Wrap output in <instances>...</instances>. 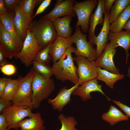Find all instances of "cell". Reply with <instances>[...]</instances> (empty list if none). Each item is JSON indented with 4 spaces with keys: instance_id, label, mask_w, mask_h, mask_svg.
<instances>
[{
    "instance_id": "obj_1",
    "label": "cell",
    "mask_w": 130,
    "mask_h": 130,
    "mask_svg": "<svg viewBox=\"0 0 130 130\" xmlns=\"http://www.w3.org/2000/svg\"><path fill=\"white\" fill-rule=\"evenodd\" d=\"M76 48L71 46L67 50L64 55L59 60L53 63L52 68L53 75L56 78L62 82L67 80L74 85L78 84L79 78L76 72L77 68L72 56Z\"/></svg>"
},
{
    "instance_id": "obj_2",
    "label": "cell",
    "mask_w": 130,
    "mask_h": 130,
    "mask_svg": "<svg viewBox=\"0 0 130 130\" xmlns=\"http://www.w3.org/2000/svg\"><path fill=\"white\" fill-rule=\"evenodd\" d=\"M29 30L33 33L43 48L52 43L58 37L52 21L42 17L38 21L32 22Z\"/></svg>"
},
{
    "instance_id": "obj_3",
    "label": "cell",
    "mask_w": 130,
    "mask_h": 130,
    "mask_svg": "<svg viewBox=\"0 0 130 130\" xmlns=\"http://www.w3.org/2000/svg\"><path fill=\"white\" fill-rule=\"evenodd\" d=\"M34 72L32 83V100L34 108L37 109L40 106L41 102L52 93L55 86L53 80L51 78H47Z\"/></svg>"
},
{
    "instance_id": "obj_4",
    "label": "cell",
    "mask_w": 130,
    "mask_h": 130,
    "mask_svg": "<svg viewBox=\"0 0 130 130\" xmlns=\"http://www.w3.org/2000/svg\"><path fill=\"white\" fill-rule=\"evenodd\" d=\"M34 72L32 70L20 80L16 92L12 101L13 105L26 106L32 110L34 108L32 100V83Z\"/></svg>"
},
{
    "instance_id": "obj_5",
    "label": "cell",
    "mask_w": 130,
    "mask_h": 130,
    "mask_svg": "<svg viewBox=\"0 0 130 130\" xmlns=\"http://www.w3.org/2000/svg\"><path fill=\"white\" fill-rule=\"evenodd\" d=\"M42 48L33 33L29 30L22 50L14 58L19 59L26 67H28L32 65L36 54Z\"/></svg>"
},
{
    "instance_id": "obj_6",
    "label": "cell",
    "mask_w": 130,
    "mask_h": 130,
    "mask_svg": "<svg viewBox=\"0 0 130 130\" xmlns=\"http://www.w3.org/2000/svg\"><path fill=\"white\" fill-rule=\"evenodd\" d=\"M98 2L97 0H87L80 2L74 1L73 9L78 18L76 27L80 26L84 33L87 32L89 30L90 18Z\"/></svg>"
},
{
    "instance_id": "obj_7",
    "label": "cell",
    "mask_w": 130,
    "mask_h": 130,
    "mask_svg": "<svg viewBox=\"0 0 130 130\" xmlns=\"http://www.w3.org/2000/svg\"><path fill=\"white\" fill-rule=\"evenodd\" d=\"M87 35L81 32L79 27H76L73 34L72 36V41L76 45L75 52L76 56H81L86 58L90 61L96 59V49L92 44L86 39Z\"/></svg>"
},
{
    "instance_id": "obj_8",
    "label": "cell",
    "mask_w": 130,
    "mask_h": 130,
    "mask_svg": "<svg viewBox=\"0 0 130 130\" xmlns=\"http://www.w3.org/2000/svg\"><path fill=\"white\" fill-rule=\"evenodd\" d=\"M32 109L26 106H18L13 105L8 108L2 113L5 117L8 130L13 129L18 130L20 128L19 124L24 118L32 117L33 113Z\"/></svg>"
},
{
    "instance_id": "obj_9",
    "label": "cell",
    "mask_w": 130,
    "mask_h": 130,
    "mask_svg": "<svg viewBox=\"0 0 130 130\" xmlns=\"http://www.w3.org/2000/svg\"><path fill=\"white\" fill-rule=\"evenodd\" d=\"M73 58L78 66L76 72L79 78L78 84L79 85L96 78L98 74L95 61L90 62L81 56H76Z\"/></svg>"
},
{
    "instance_id": "obj_10",
    "label": "cell",
    "mask_w": 130,
    "mask_h": 130,
    "mask_svg": "<svg viewBox=\"0 0 130 130\" xmlns=\"http://www.w3.org/2000/svg\"><path fill=\"white\" fill-rule=\"evenodd\" d=\"M0 50L6 58L11 59L20 50L10 34L0 22Z\"/></svg>"
},
{
    "instance_id": "obj_11",
    "label": "cell",
    "mask_w": 130,
    "mask_h": 130,
    "mask_svg": "<svg viewBox=\"0 0 130 130\" xmlns=\"http://www.w3.org/2000/svg\"><path fill=\"white\" fill-rule=\"evenodd\" d=\"M74 1V0H56L53 9L42 17L51 21L62 16L75 17L76 14L73 9Z\"/></svg>"
},
{
    "instance_id": "obj_12",
    "label": "cell",
    "mask_w": 130,
    "mask_h": 130,
    "mask_svg": "<svg viewBox=\"0 0 130 130\" xmlns=\"http://www.w3.org/2000/svg\"><path fill=\"white\" fill-rule=\"evenodd\" d=\"M116 49L110 42L108 43L100 56L95 60L97 67L115 74H120L119 69L116 67L113 60Z\"/></svg>"
},
{
    "instance_id": "obj_13",
    "label": "cell",
    "mask_w": 130,
    "mask_h": 130,
    "mask_svg": "<svg viewBox=\"0 0 130 130\" xmlns=\"http://www.w3.org/2000/svg\"><path fill=\"white\" fill-rule=\"evenodd\" d=\"M97 80L95 78L83 83L74 90L72 94L78 96L83 101H85L92 98L90 95L91 92L98 91L105 96L109 100L110 99L106 96L102 90V86L98 84Z\"/></svg>"
},
{
    "instance_id": "obj_14",
    "label": "cell",
    "mask_w": 130,
    "mask_h": 130,
    "mask_svg": "<svg viewBox=\"0 0 130 130\" xmlns=\"http://www.w3.org/2000/svg\"><path fill=\"white\" fill-rule=\"evenodd\" d=\"M14 11L15 15L13 21L15 27L19 37L24 42L31 26L32 20L19 6H17Z\"/></svg>"
},
{
    "instance_id": "obj_15",
    "label": "cell",
    "mask_w": 130,
    "mask_h": 130,
    "mask_svg": "<svg viewBox=\"0 0 130 130\" xmlns=\"http://www.w3.org/2000/svg\"><path fill=\"white\" fill-rule=\"evenodd\" d=\"M71 36L66 38L58 36L52 43L49 54L52 58L53 64L60 59L64 55L67 49L72 46L73 43Z\"/></svg>"
},
{
    "instance_id": "obj_16",
    "label": "cell",
    "mask_w": 130,
    "mask_h": 130,
    "mask_svg": "<svg viewBox=\"0 0 130 130\" xmlns=\"http://www.w3.org/2000/svg\"><path fill=\"white\" fill-rule=\"evenodd\" d=\"M105 0H98L97 8L94 13L91 14L89 20L90 27L89 29V41L93 45H95L96 36L95 33L96 27L98 24L102 25L104 19L103 15L104 13V5Z\"/></svg>"
},
{
    "instance_id": "obj_17",
    "label": "cell",
    "mask_w": 130,
    "mask_h": 130,
    "mask_svg": "<svg viewBox=\"0 0 130 130\" xmlns=\"http://www.w3.org/2000/svg\"><path fill=\"white\" fill-rule=\"evenodd\" d=\"M110 13H104V22L102 27L100 33L97 36H96L95 39V44L97 46L96 59L100 56L108 44V35L110 32Z\"/></svg>"
},
{
    "instance_id": "obj_18",
    "label": "cell",
    "mask_w": 130,
    "mask_h": 130,
    "mask_svg": "<svg viewBox=\"0 0 130 130\" xmlns=\"http://www.w3.org/2000/svg\"><path fill=\"white\" fill-rule=\"evenodd\" d=\"M79 85L77 84L69 89L66 87L62 88L54 98L48 99V103L51 105L54 110L62 112L64 107L71 101V97L72 92Z\"/></svg>"
},
{
    "instance_id": "obj_19",
    "label": "cell",
    "mask_w": 130,
    "mask_h": 130,
    "mask_svg": "<svg viewBox=\"0 0 130 130\" xmlns=\"http://www.w3.org/2000/svg\"><path fill=\"white\" fill-rule=\"evenodd\" d=\"M108 39L115 48L120 46L124 49L126 55V63H127L130 55L128 51L130 49V31H122L115 33L110 31L108 35Z\"/></svg>"
},
{
    "instance_id": "obj_20",
    "label": "cell",
    "mask_w": 130,
    "mask_h": 130,
    "mask_svg": "<svg viewBox=\"0 0 130 130\" xmlns=\"http://www.w3.org/2000/svg\"><path fill=\"white\" fill-rule=\"evenodd\" d=\"M15 15L14 11L7 12L0 15V22L3 24L6 30L11 35L21 51L22 49L24 42L19 37L16 31L13 21Z\"/></svg>"
},
{
    "instance_id": "obj_21",
    "label": "cell",
    "mask_w": 130,
    "mask_h": 130,
    "mask_svg": "<svg viewBox=\"0 0 130 130\" xmlns=\"http://www.w3.org/2000/svg\"><path fill=\"white\" fill-rule=\"evenodd\" d=\"M72 17L66 16L51 20L56 31L58 36L67 38L72 36V28L70 24Z\"/></svg>"
},
{
    "instance_id": "obj_22",
    "label": "cell",
    "mask_w": 130,
    "mask_h": 130,
    "mask_svg": "<svg viewBox=\"0 0 130 130\" xmlns=\"http://www.w3.org/2000/svg\"><path fill=\"white\" fill-rule=\"evenodd\" d=\"M40 113H33L32 117L23 120L19 124L20 130H44L46 127Z\"/></svg>"
},
{
    "instance_id": "obj_23",
    "label": "cell",
    "mask_w": 130,
    "mask_h": 130,
    "mask_svg": "<svg viewBox=\"0 0 130 130\" xmlns=\"http://www.w3.org/2000/svg\"><path fill=\"white\" fill-rule=\"evenodd\" d=\"M102 118L111 126H113L119 122L127 121L129 119V117L127 115H125L112 105H111L108 112L102 114Z\"/></svg>"
},
{
    "instance_id": "obj_24",
    "label": "cell",
    "mask_w": 130,
    "mask_h": 130,
    "mask_svg": "<svg viewBox=\"0 0 130 130\" xmlns=\"http://www.w3.org/2000/svg\"><path fill=\"white\" fill-rule=\"evenodd\" d=\"M98 75L96 79L104 82L111 89L114 88V85L117 81L123 78V74H116L101 68L97 67Z\"/></svg>"
},
{
    "instance_id": "obj_25",
    "label": "cell",
    "mask_w": 130,
    "mask_h": 130,
    "mask_svg": "<svg viewBox=\"0 0 130 130\" xmlns=\"http://www.w3.org/2000/svg\"><path fill=\"white\" fill-rule=\"evenodd\" d=\"M130 18V4L120 14L110 25V31L117 32L122 31L123 28Z\"/></svg>"
},
{
    "instance_id": "obj_26",
    "label": "cell",
    "mask_w": 130,
    "mask_h": 130,
    "mask_svg": "<svg viewBox=\"0 0 130 130\" xmlns=\"http://www.w3.org/2000/svg\"><path fill=\"white\" fill-rule=\"evenodd\" d=\"M22 77L20 76L16 79H12L6 86L2 98L6 101L12 100L17 91L20 82Z\"/></svg>"
},
{
    "instance_id": "obj_27",
    "label": "cell",
    "mask_w": 130,
    "mask_h": 130,
    "mask_svg": "<svg viewBox=\"0 0 130 130\" xmlns=\"http://www.w3.org/2000/svg\"><path fill=\"white\" fill-rule=\"evenodd\" d=\"M130 4V0H116L110 11L109 22L112 23L120 14Z\"/></svg>"
},
{
    "instance_id": "obj_28",
    "label": "cell",
    "mask_w": 130,
    "mask_h": 130,
    "mask_svg": "<svg viewBox=\"0 0 130 130\" xmlns=\"http://www.w3.org/2000/svg\"><path fill=\"white\" fill-rule=\"evenodd\" d=\"M32 65L31 70L41 74L46 78H50L53 75L52 68L49 65L34 60L32 61Z\"/></svg>"
},
{
    "instance_id": "obj_29",
    "label": "cell",
    "mask_w": 130,
    "mask_h": 130,
    "mask_svg": "<svg viewBox=\"0 0 130 130\" xmlns=\"http://www.w3.org/2000/svg\"><path fill=\"white\" fill-rule=\"evenodd\" d=\"M61 124V127L59 130H78L75 128L78 124L76 120L73 116L65 117L61 113L58 117Z\"/></svg>"
},
{
    "instance_id": "obj_30",
    "label": "cell",
    "mask_w": 130,
    "mask_h": 130,
    "mask_svg": "<svg viewBox=\"0 0 130 130\" xmlns=\"http://www.w3.org/2000/svg\"><path fill=\"white\" fill-rule=\"evenodd\" d=\"M37 0H20L19 6L27 17L31 20L33 10Z\"/></svg>"
},
{
    "instance_id": "obj_31",
    "label": "cell",
    "mask_w": 130,
    "mask_h": 130,
    "mask_svg": "<svg viewBox=\"0 0 130 130\" xmlns=\"http://www.w3.org/2000/svg\"><path fill=\"white\" fill-rule=\"evenodd\" d=\"M52 43L48 44L38 52L34 60L48 65L50 61L52 59V58L49 54Z\"/></svg>"
},
{
    "instance_id": "obj_32",
    "label": "cell",
    "mask_w": 130,
    "mask_h": 130,
    "mask_svg": "<svg viewBox=\"0 0 130 130\" xmlns=\"http://www.w3.org/2000/svg\"><path fill=\"white\" fill-rule=\"evenodd\" d=\"M1 72L7 76H11L14 74L16 72L17 69L13 65L9 63L0 67Z\"/></svg>"
},
{
    "instance_id": "obj_33",
    "label": "cell",
    "mask_w": 130,
    "mask_h": 130,
    "mask_svg": "<svg viewBox=\"0 0 130 130\" xmlns=\"http://www.w3.org/2000/svg\"><path fill=\"white\" fill-rule=\"evenodd\" d=\"M7 12L14 11L16 7L19 6L20 0H3Z\"/></svg>"
},
{
    "instance_id": "obj_34",
    "label": "cell",
    "mask_w": 130,
    "mask_h": 130,
    "mask_svg": "<svg viewBox=\"0 0 130 130\" xmlns=\"http://www.w3.org/2000/svg\"><path fill=\"white\" fill-rule=\"evenodd\" d=\"M51 0H43L37 9L34 15L31 18V20L37 15L43 12L49 6L52 2Z\"/></svg>"
},
{
    "instance_id": "obj_35",
    "label": "cell",
    "mask_w": 130,
    "mask_h": 130,
    "mask_svg": "<svg viewBox=\"0 0 130 130\" xmlns=\"http://www.w3.org/2000/svg\"><path fill=\"white\" fill-rule=\"evenodd\" d=\"M10 78L5 77L0 78V98H1L3 96L5 89L7 84L12 80Z\"/></svg>"
},
{
    "instance_id": "obj_36",
    "label": "cell",
    "mask_w": 130,
    "mask_h": 130,
    "mask_svg": "<svg viewBox=\"0 0 130 130\" xmlns=\"http://www.w3.org/2000/svg\"><path fill=\"white\" fill-rule=\"evenodd\" d=\"M124 112L129 117H130V107L116 100H111Z\"/></svg>"
},
{
    "instance_id": "obj_37",
    "label": "cell",
    "mask_w": 130,
    "mask_h": 130,
    "mask_svg": "<svg viewBox=\"0 0 130 130\" xmlns=\"http://www.w3.org/2000/svg\"><path fill=\"white\" fill-rule=\"evenodd\" d=\"M13 105L11 102L6 101L1 99H0V113H2L6 109L11 106Z\"/></svg>"
},
{
    "instance_id": "obj_38",
    "label": "cell",
    "mask_w": 130,
    "mask_h": 130,
    "mask_svg": "<svg viewBox=\"0 0 130 130\" xmlns=\"http://www.w3.org/2000/svg\"><path fill=\"white\" fill-rule=\"evenodd\" d=\"M115 0H105L104 5V13H110L112 5Z\"/></svg>"
},
{
    "instance_id": "obj_39",
    "label": "cell",
    "mask_w": 130,
    "mask_h": 130,
    "mask_svg": "<svg viewBox=\"0 0 130 130\" xmlns=\"http://www.w3.org/2000/svg\"><path fill=\"white\" fill-rule=\"evenodd\" d=\"M7 126L6 117L2 114L0 115V130H5L7 128Z\"/></svg>"
},
{
    "instance_id": "obj_40",
    "label": "cell",
    "mask_w": 130,
    "mask_h": 130,
    "mask_svg": "<svg viewBox=\"0 0 130 130\" xmlns=\"http://www.w3.org/2000/svg\"><path fill=\"white\" fill-rule=\"evenodd\" d=\"M1 51L0 50V66H2L6 64L10 63L6 59Z\"/></svg>"
},
{
    "instance_id": "obj_41",
    "label": "cell",
    "mask_w": 130,
    "mask_h": 130,
    "mask_svg": "<svg viewBox=\"0 0 130 130\" xmlns=\"http://www.w3.org/2000/svg\"><path fill=\"white\" fill-rule=\"evenodd\" d=\"M5 7L3 0H0V15L7 12Z\"/></svg>"
},
{
    "instance_id": "obj_42",
    "label": "cell",
    "mask_w": 130,
    "mask_h": 130,
    "mask_svg": "<svg viewBox=\"0 0 130 130\" xmlns=\"http://www.w3.org/2000/svg\"><path fill=\"white\" fill-rule=\"evenodd\" d=\"M123 29L126 30L130 31V18L124 26Z\"/></svg>"
},
{
    "instance_id": "obj_43",
    "label": "cell",
    "mask_w": 130,
    "mask_h": 130,
    "mask_svg": "<svg viewBox=\"0 0 130 130\" xmlns=\"http://www.w3.org/2000/svg\"><path fill=\"white\" fill-rule=\"evenodd\" d=\"M127 76L128 77H130V65L129 67L128 70Z\"/></svg>"
},
{
    "instance_id": "obj_44",
    "label": "cell",
    "mask_w": 130,
    "mask_h": 130,
    "mask_svg": "<svg viewBox=\"0 0 130 130\" xmlns=\"http://www.w3.org/2000/svg\"><path fill=\"white\" fill-rule=\"evenodd\" d=\"M5 130H8L7 129V128L6 129H5Z\"/></svg>"
},
{
    "instance_id": "obj_45",
    "label": "cell",
    "mask_w": 130,
    "mask_h": 130,
    "mask_svg": "<svg viewBox=\"0 0 130 130\" xmlns=\"http://www.w3.org/2000/svg\"><path fill=\"white\" fill-rule=\"evenodd\" d=\"M119 130H121V129H119Z\"/></svg>"
}]
</instances>
